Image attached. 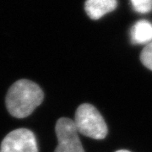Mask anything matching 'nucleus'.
I'll use <instances>...</instances> for the list:
<instances>
[{
  "mask_svg": "<svg viewBox=\"0 0 152 152\" xmlns=\"http://www.w3.org/2000/svg\"><path fill=\"white\" fill-rule=\"evenodd\" d=\"M78 133L95 140H102L107 134V126L101 113L94 106L80 105L75 113L74 121Z\"/></svg>",
  "mask_w": 152,
  "mask_h": 152,
  "instance_id": "nucleus-2",
  "label": "nucleus"
},
{
  "mask_svg": "<svg viewBox=\"0 0 152 152\" xmlns=\"http://www.w3.org/2000/svg\"><path fill=\"white\" fill-rule=\"evenodd\" d=\"M134 10L140 14H146L152 10V0H130Z\"/></svg>",
  "mask_w": 152,
  "mask_h": 152,
  "instance_id": "nucleus-7",
  "label": "nucleus"
},
{
  "mask_svg": "<svg viewBox=\"0 0 152 152\" xmlns=\"http://www.w3.org/2000/svg\"><path fill=\"white\" fill-rule=\"evenodd\" d=\"M43 98V91L37 84L28 80H20L8 91L6 107L13 117L24 118L41 105Z\"/></svg>",
  "mask_w": 152,
  "mask_h": 152,
  "instance_id": "nucleus-1",
  "label": "nucleus"
},
{
  "mask_svg": "<svg viewBox=\"0 0 152 152\" xmlns=\"http://www.w3.org/2000/svg\"><path fill=\"white\" fill-rule=\"evenodd\" d=\"M0 152H38L36 137L27 129L12 131L3 140Z\"/></svg>",
  "mask_w": 152,
  "mask_h": 152,
  "instance_id": "nucleus-4",
  "label": "nucleus"
},
{
  "mask_svg": "<svg viewBox=\"0 0 152 152\" xmlns=\"http://www.w3.org/2000/svg\"><path fill=\"white\" fill-rule=\"evenodd\" d=\"M116 152H130V151H126V150H120V151H116Z\"/></svg>",
  "mask_w": 152,
  "mask_h": 152,
  "instance_id": "nucleus-9",
  "label": "nucleus"
},
{
  "mask_svg": "<svg viewBox=\"0 0 152 152\" xmlns=\"http://www.w3.org/2000/svg\"><path fill=\"white\" fill-rule=\"evenodd\" d=\"M117 7V0H86L85 9L88 16L98 20L113 11Z\"/></svg>",
  "mask_w": 152,
  "mask_h": 152,
  "instance_id": "nucleus-5",
  "label": "nucleus"
},
{
  "mask_svg": "<svg viewBox=\"0 0 152 152\" xmlns=\"http://www.w3.org/2000/svg\"><path fill=\"white\" fill-rule=\"evenodd\" d=\"M140 60L147 69L152 70V42L147 44L142 50Z\"/></svg>",
  "mask_w": 152,
  "mask_h": 152,
  "instance_id": "nucleus-8",
  "label": "nucleus"
},
{
  "mask_svg": "<svg viewBox=\"0 0 152 152\" xmlns=\"http://www.w3.org/2000/svg\"><path fill=\"white\" fill-rule=\"evenodd\" d=\"M55 131L58 144L54 152H85L73 120L67 118H59Z\"/></svg>",
  "mask_w": 152,
  "mask_h": 152,
  "instance_id": "nucleus-3",
  "label": "nucleus"
},
{
  "mask_svg": "<svg viewBox=\"0 0 152 152\" xmlns=\"http://www.w3.org/2000/svg\"><path fill=\"white\" fill-rule=\"evenodd\" d=\"M131 41L135 44H148L152 42V24L140 20L134 25L130 31Z\"/></svg>",
  "mask_w": 152,
  "mask_h": 152,
  "instance_id": "nucleus-6",
  "label": "nucleus"
}]
</instances>
